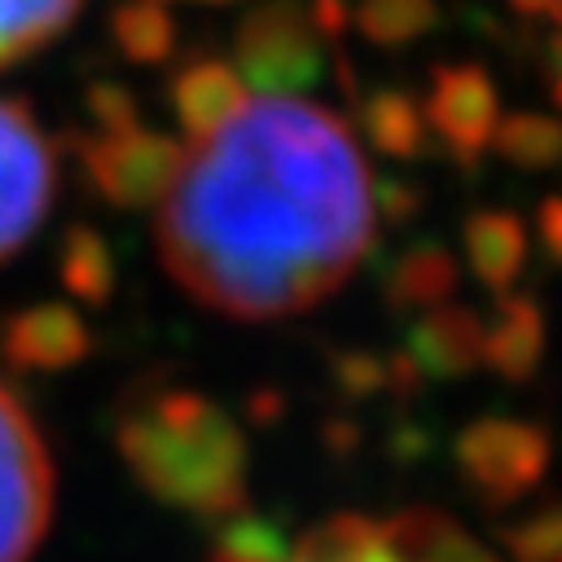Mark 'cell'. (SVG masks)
I'll list each match as a JSON object with an SVG mask.
<instances>
[{
  "instance_id": "6",
  "label": "cell",
  "mask_w": 562,
  "mask_h": 562,
  "mask_svg": "<svg viewBox=\"0 0 562 562\" xmlns=\"http://www.w3.org/2000/svg\"><path fill=\"white\" fill-rule=\"evenodd\" d=\"M182 147L147 128H115L102 133L93 147H85V165L93 182L115 200V204H147L165 191V182L178 169Z\"/></svg>"
},
{
  "instance_id": "13",
  "label": "cell",
  "mask_w": 562,
  "mask_h": 562,
  "mask_svg": "<svg viewBox=\"0 0 562 562\" xmlns=\"http://www.w3.org/2000/svg\"><path fill=\"white\" fill-rule=\"evenodd\" d=\"M496 147L518 165H553L562 160V124L549 115H514L496 128Z\"/></svg>"
},
{
  "instance_id": "15",
  "label": "cell",
  "mask_w": 562,
  "mask_h": 562,
  "mask_svg": "<svg viewBox=\"0 0 562 562\" xmlns=\"http://www.w3.org/2000/svg\"><path fill=\"white\" fill-rule=\"evenodd\" d=\"M509 5H514L518 14H540V19H549L558 0H509Z\"/></svg>"
},
{
  "instance_id": "12",
  "label": "cell",
  "mask_w": 562,
  "mask_h": 562,
  "mask_svg": "<svg viewBox=\"0 0 562 562\" xmlns=\"http://www.w3.org/2000/svg\"><path fill=\"white\" fill-rule=\"evenodd\" d=\"M363 124H368V137L390 151V156H412L420 151V137H426V128H420V106L407 98V93H376L363 111Z\"/></svg>"
},
{
  "instance_id": "9",
  "label": "cell",
  "mask_w": 562,
  "mask_h": 562,
  "mask_svg": "<svg viewBox=\"0 0 562 562\" xmlns=\"http://www.w3.org/2000/svg\"><path fill=\"white\" fill-rule=\"evenodd\" d=\"M80 10V0H0V67L49 45Z\"/></svg>"
},
{
  "instance_id": "16",
  "label": "cell",
  "mask_w": 562,
  "mask_h": 562,
  "mask_svg": "<svg viewBox=\"0 0 562 562\" xmlns=\"http://www.w3.org/2000/svg\"><path fill=\"white\" fill-rule=\"evenodd\" d=\"M549 89H553V98H558V106H562V36H558V49H553V76H549Z\"/></svg>"
},
{
  "instance_id": "14",
  "label": "cell",
  "mask_w": 562,
  "mask_h": 562,
  "mask_svg": "<svg viewBox=\"0 0 562 562\" xmlns=\"http://www.w3.org/2000/svg\"><path fill=\"white\" fill-rule=\"evenodd\" d=\"M89 111L102 124V133H115V128H133L137 124L133 98L124 89H115V85H93L89 89Z\"/></svg>"
},
{
  "instance_id": "3",
  "label": "cell",
  "mask_w": 562,
  "mask_h": 562,
  "mask_svg": "<svg viewBox=\"0 0 562 562\" xmlns=\"http://www.w3.org/2000/svg\"><path fill=\"white\" fill-rule=\"evenodd\" d=\"M54 518V465L32 412L0 381V562H27Z\"/></svg>"
},
{
  "instance_id": "17",
  "label": "cell",
  "mask_w": 562,
  "mask_h": 562,
  "mask_svg": "<svg viewBox=\"0 0 562 562\" xmlns=\"http://www.w3.org/2000/svg\"><path fill=\"white\" fill-rule=\"evenodd\" d=\"M160 5H169V0H160ZM200 5H231V0H200Z\"/></svg>"
},
{
  "instance_id": "7",
  "label": "cell",
  "mask_w": 562,
  "mask_h": 562,
  "mask_svg": "<svg viewBox=\"0 0 562 562\" xmlns=\"http://www.w3.org/2000/svg\"><path fill=\"white\" fill-rule=\"evenodd\" d=\"M426 115L457 151H483L496 133V89L479 67H443L435 71Z\"/></svg>"
},
{
  "instance_id": "4",
  "label": "cell",
  "mask_w": 562,
  "mask_h": 562,
  "mask_svg": "<svg viewBox=\"0 0 562 562\" xmlns=\"http://www.w3.org/2000/svg\"><path fill=\"white\" fill-rule=\"evenodd\" d=\"M235 63H239V80L252 85L257 93L293 98L297 89H306L324 67L311 10L302 0H266V5H257L235 36Z\"/></svg>"
},
{
  "instance_id": "10",
  "label": "cell",
  "mask_w": 562,
  "mask_h": 562,
  "mask_svg": "<svg viewBox=\"0 0 562 562\" xmlns=\"http://www.w3.org/2000/svg\"><path fill=\"white\" fill-rule=\"evenodd\" d=\"M111 36L133 63H165L178 45V23L160 0H124L111 14Z\"/></svg>"
},
{
  "instance_id": "5",
  "label": "cell",
  "mask_w": 562,
  "mask_h": 562,
  "mask_svg": "<svg viewBox=\"0 0 562 562\" xmlns=\"http://www.w3.org/2000/svg\"><path fill=\"white\" fill-rule=\"evenodd\" d=\"M54 151L23 102L0 98V257L23 248L54 204Z\"/></svg>"
},
{
  "instance_id": "1",
  "label": "cell",
  "mask_w": 562,
  "mask_h": 562,
  "mask_svg": "<svg viewBox=\"0 0 562 562\" xmlns=\"http://www.w3.org/2000/svg\"><path fill=\"white\" fill-rule=\"evenodd\" d=\"M376 195L355 133L302 98H244L191 137L156 195V244L200 306L266 324L333 297L372 248Z\"/></svg>"
},
{
  "instance_id": "11",
  "label": "cell",
  "mask_w": 562,
  "mask_h": 562,
  "mask_svg": "<svg viewBox=\"0 0 562 562\" xmlns=\"http://www.w3.org/2000/svg\"><path fill=\"white\" fill-rule=\"evenodd\" d=\"M355 23L372 45L398 49L426 36L439 23V10H435V0H363Z\"/></svg>"
},
{
  "instance_id": "8",
  "label": "cell",
  "mask_w": 562,
  "mask_h": 562,
  "mask_svg": "<svg viewBox=\"0 0 562 562\" xmlns=\"http://www.w3.org/2000/svg\"><path fill=\"white\" fill-rule=\"evenodd\" d=\"M244 98H248V89H244L239 71L226 67V63H217V58H204V63L182 67L178 80H173V111H178V120H182V128L191 137L209 133Z\"/></svg>"
},
{
  "instance_id": "2",
  "label": "cell",
  "mask_w": 562,
  "mask_h": 562,
  "mask_svg": "<svg viewBox=\"0 0 562 562\" xmlns=\"http://www.w3.org/2000/svg\"><path fill=\"white\" fill-rule=\"evenodd\" d=\"M217 562H496L479 540L439 514H390L363 518L341 514L293 544H274L270 536L235 531Z\"/></svg>"
}]
</instances>
